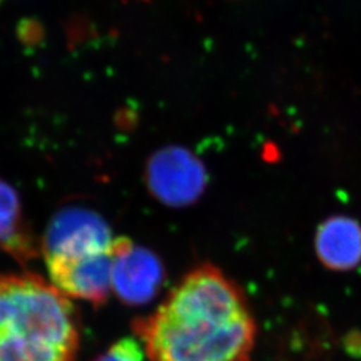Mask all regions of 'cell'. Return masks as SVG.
Returning a JSON list of instances; mask_svg holds the SVG:
<instances>
[{"instance_id": "obj_1", "label": "cell", "mask_w": 361, "mask_h": 361, "mask_svg": "<svg viewBox=\"0 0 361 361\" xmlns=\"http://www.w3.org/2000/svg\"><path fill=\"white\" fill-rule=\"evenodd\" d=\"M134 331L147 361H249L257 324L241 286L204 264L185 274Z\"/></svg>"}, {"instance_id": "obj_2", "label": "cell", "mask_w": 361, "mask_h": 361, "mask_svg": "<svg viewBox=\"0 0 361 361\" xmlns=\"http://www.w3.org/2000/svg\"><path fill=\"white\" fill-rule=\"evenodd\" d=\"M80 322L71 298L34 273H0V361H75Z\"/></svg>"}, {"instance_id": "obj_3", "label": "cell", "mask_w": 361, "mask_h": 361, "mask_svg": "<svg viewBox=\"0 0 361 361\" xmlns=\"http://www.w3.org/2000/svg\"><path fill=\"white\" fill-rule=\"evenodd\" d=\"M114 244L63 256L44 258L50 283L70 298L104 305L111 289Z\"/></svg>"}, {"instance_id": "obj_4", "label": "cell", "mask_w": 361, "mask_h": 361, "mask_svg": "<svg viewBox=\"0 0 361 361\" xmlns=\"http://www.w3.org/2000/svg\"><path fill=\"white\" fill-rule=\"evenodd\" d=\"M161 262L152 252L129 240L116 238L111 271L113 293L123 302L138 305L154 296L162 283Z\"/></svg>"}, {"instance_id": "obj_5", "label": "cell", "mask_w": 361, "mask_h": 361, "mask_svg": "<svg viewBox=\"0 0 361 361\" xmlns=\"http://www.w3.org/2000/svg\"><path fill=\"white\" fill-rule=\"evenodd\" d=\"M116 238L99 216L80 207H68L52 217L40 240L43 258L111 245Z\"/></svg>"}, {"instance_id": "obj_6", "label": "cell", "mask_w": 361, "mask_h": 361, "mask_svg": "<svg viewBox=\"0 0 361 361\" xmlns=\"http://www.w3.org/2000/svg\"><path fill=\"white\" fill-rule=\"evenodd\" d=\"M0 252L22 265L40 255V241L25 219L20 197L3 178H0Z\"/></svg>"}, {"instance_id": "obj_7", "label": "cell", "mask_w": 361, "mask_h": 361, "mask_svg": "<svg viewBox=\"0 0 361 361\" xmlns=\"http://www.w3.org/2000/svg\"><path fill=\"white\" fill-rule=\"evenodd\" d=\"M316 252L332 271H347L361 262V226L348 217H334L322 224L316 235Z\"/></svg>"}, {"instance_id": "obj_8", "label": "cell", "mask_w": 361, "mask_h": 361, "mask_svg": "<svg viewBox=\"0 0 361 361\" xmlns=\"http://www.w3.org/2000/svg\"><path fill=\"white\" fill-rule=\"evenodd\" d=\"M155 166V165H154ZM197 171L189 166L183 157H166L157 162L154 168V186L162 193L170 197L188 195L195 190Z\"/></svg>"}, {"instance_id": "obj_9", "label": "cell", "mask_w": 361, "mask_h": 361, "mask_svg": "<svg viewBox=\"0 0 361 361\" xmlns=\"http://www.w3.org/2000/svg\"><path fill=\"white\" fill-rule=\"evenodd\" d=\"M142 344L131 337L118 340L92 361H146Z\"/></svg>"}]
</instances>
